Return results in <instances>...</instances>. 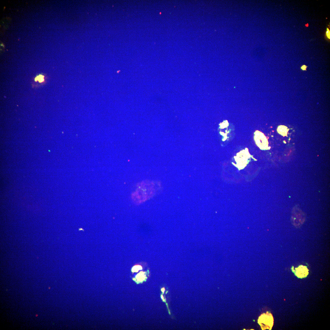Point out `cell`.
Masks as SVG:
<instances>
[{
  "mask_svg": "<svg viewBox=\"0 0 330 330\" xmlns=\"http://www.w3.org/2000/svg\"><path fill=\"white\" fill-rule=\"evenodd\" d=\"M326 38L328 40L330 39V31L329 28H327L326 34Z\"/></svg>",
  "mask_w": 330,
  "mask_h": 330,
  "instance_id": "30bf717a",
  "label": "cell"
},
{
  "mask_svg": "<svg viewBox=\"0 0 330 330\" xmlns=\"http://www.w3.org/2000/svg\"><path fill=\"white\" fill-rule=\"evenodd\" d=\"M146 275L145 272H140V273L138 274L136 276V278L137 279V280L139 282H143L144 280L146 277Z\"/></svg>",
  "mask_w": 330,
  "mask_h": 330,
  "instance_id": "52a82bcc",
  "label": "cell"
},
{
  "mask_svg": "<svg viewBox=\"0 0 330 330\" xmlns=\"http://www.w3.org/2000/svg\"><path fill=\"white\" fill-rule=\"evenodd\" d=\"M234 158L236 162V164L233 163H232L239 170L245 168L250 162L251 158L255 159L253 156L249 153V149L247 148L237 153L236 156L234 157Z\"/></svg>",
  "mask_w": 330,
  "mask_h": 330,
  "instance_id": "7a4b0ae2",
  "label": "cell"
},
{
  "mask_svg": "<svg viewBox=\"0 0 330 330\" xmlns=\"http://www.w3.org/2000/svg\"><path fill=\"white\" fill-rule=\"evenodd\" d=\"M258 323L262 330H272L274 325V318L272 314L267 312L261 315L258 320Z\"/></svg>",
  "mask_w": 330,
  "mask_h": 330,
  "instance_id": "3957f363",
  "label": "cell"
},
{
  "mask_svg": "<svg viewBox=\"0 0 330 330\" xmlns=\"http://www.w3.org/2000/svg\"><path fill=\"white\" fill-rule=\"evenodd\" d=\"M142 269V268L141 266L140 265H136L134 266L132 269V271L133 272H139L140 270Z\"/></svg>",
  "mask_w": 330,
  "mask_h": 330,
  "instance_id": "ba28073f",
  "label": "cell"
},
{
  "mask_svg": "<svg viewBox=\"0 0 330 330\" xmlns=\"http://www.w3.org/2000/svg\"><path fill=\"white\" fill-rule=\"evenodd\" d=\"M254 140L256 144L262 150H269L271 147H269L268 139L261 132L257 130L254 133Z\"/></svg>",
  "mask_w": 330,
  "mask_h": 330,
  "instance_id": "277c9868",
  "label": "cell"
},
{
  "mask_svg": "<svg viewBox=\"0 0 330 330\" xmlns=\"http://www.w3.org/2000/svg\"><path fill=\"white\" fill-rule=\"evenodd\" d=\"M161 298L162 299V300H163V301H165V299H164V296H163V295H161Z\"/></svg>",
  "mask_w": 330,
  "mask_h": 330,
  "instance_id": "7c38bea8",
  "label": "cell"
},
{
  "mask_svg": "<svg viewBox=\"0 0 330 330\" xmlns=\"http://www.w3.org/2000/svg\"><path fill=\"white\" fill-rule=\"evenodd\" d=\"M44 76L42 75H39V76H37L35 78V81H38L39 83L43 82L44 81Z\"/></svg>",
  "mask_w": 330,
  "mask_h": 330,
  "instance_id": "9c48e42d",
  "label": "cell"
},
{
  "mask_svg": "<svg viewBox=\"0 0 330 330\" xmlns=\"http://www.w3.org/2000/svg\"><path fill=\"white\" fill-rule=\"evenodd\" d=\"M165 291V288L164 287L163 288H162V289H161V291H162V292L163 293H164Z\"/></svg>",
  "mask_w": 330,
  "mask_h": 330,
  "instance_id": "4fadbf2b",
  "label": "cell"
},
{
  "mask_svg": "<svg viewBox=\"0 0 330 330\" xmlns=\"http://www.w3.org/2000/svg\"><path fill=\"white\" fill-rule=\"evenodd\" d=\"M309 271L306 266L300 265L298 268H295V270L293 272L298 278H302L307 277L309 274Z\"/></svg>",
  "mask_w": 330,
  "mask_h": 330,
  "instance_id": "5b68a950",
  "label": "cell"
},
{
  "mask_svg": "<svg viewBox=\"0 0 330 330\" xmlns=\"http://www.w3.org/2000/svg\"><path fill=\"white\" fill-rule=\"evenodd\" d=\"M155 186L154 183L149 181L143 182L139 184L132 195L134 202L140 204L152 197L155 193Z\"/></svg>",
  "mask_w": 330,
  "mask_h": 330,
  "instance_id": "6da1fadb",
  "label": "cell"
},
{
  "mask_svg": "<svg viewBox=\"0 0 330 330\" xmlns=\"http://www.w3.org/2000/svg\"><path fill=\"white\" fill-rule=\"evenodd\" d=\"M307 67V66H305V65H303V66L301 67V69L303 70H306Z\"/></svg>",
  "mask_w": 330,
  "mask_h": 330,
  "instance_id": "8fae6325",
  "label": "cell"
},
{
  "mask_svg": "<svg viewBox=\"0 0 330 330\" xmlns=\"http://www.w3.org/2000/svg\"><path fill=\"white\" fill-rule=\"evenodd\" d=\"M289 130V129L287 127L284 125L279 126L277 128V130L278 133L283 136H287L288 132Z\"/></svg>",
  "mask_w": 330,
  "mask_h": 330,
  "instance_id": "8992f818",
  "label": "cell"
}]
</instances>
